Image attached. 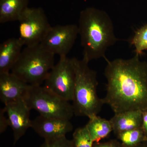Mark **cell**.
<instances>
[{
	"label": "cell",
	"mask_w": 147,
	"mask_h": 147,
	"mask_svg": "<svg viewBox=\"0 0 147 147\" xmlns=\"http://www.w3.org/2000/svg\"><path fill=\"white\" fill-rule=\"evenodd\" d=\"M139 57L106 60V94L102 100L115 114L147 109V63Z\"/></svg>",
	"instance_id": "6da1fadb"
},
{
	"label": "cell",
	"mask_w": 147,
	"mask_h": 147,
	"mask_svg": "<svg viewBox=\"0 0 147 147\" xmlns=\"http://www.w3.org/2000/svg\"><path fill=\"white\" fill-rule=\"evenodd\" d=\"M78 26L83 58L88 61L105 58L108 48L117 40L113 21L105 11L93 7L83 9Z\"/></svg>",
	"instance_id": "7a4b0ae2"
},
{
	"label": "cell",
	"mask_w": 147,
	"mask_h": 147,
	"mask_svg": "<svg viewBox=\"0 0 147 147\" xmlns=\"http://www.w3.org/2000/svg\"><path fill=\"white\" fill-rule=\"evenodd\" d=\"M75 74L72 106L74 115L90 118L97 115L104 105L97 94V73L90 68L89 62L83 58H71Z\"/></svg>",
	"instance_id": "3957f363"
},
{
	"label": "cell",
	"mask_w": 147,
	"mask_h": 147,
	"mask_svg": "<svg viewBox=\"0 0 147 147\" xmlns=\"http://www.w3.org/2000/svg\"><path fill=\"white\" fill-rule=\"evenodd\" d=\"M55 56L40 44L26 46L11 73L28 85H41L55 65Z\"/></svg>",
	"instance_id": "277c9868"
},
{
	"label": "cell",
	"mask_w": 147,
	"mask_h": 147,
	"mask_svg": "<svg viewBox=\"0 0 147 147\" xmlns=\"http://www.w3.org/2000/svg\"><path fill=\"white\" fill-rule=\"evenodd\" d=\"M24 100L31 110L40 115L70 120L74 115L69 101L41 85H29Z\"/></svg>",
	"instance_id": "5b68a950"
},
{
	"label": "cell",
	"mask_w": 147,
	"mask_h": 147,
	"mask_svg": "<svg viewBox=\"0 0 147 147\" xmlns=\"http://www.w3.org/2000/svg\"><path fill=\"white\" fill-rule=\"evenodd\" d=\"M18 21V38L26 46L40 44L52 27L41 7H28Z\"/></svg>",
	"instance_id": "8992f818"
},
{
	"label": "cell",
	"mask_w": 147,
	"mask_h": 147,
	"mask_svg": "<svg viewBox=\"0 0 147 147\" xmlns=\"http://www.w3.org/2000/svg\"><path fill=\"white\" fill-rule=\"evenodd\" d=\"M75 74L71 59L60 57L45 81V88L67 101L73 100Z\"/></svg>",
	"instance_id": "52a82bcc"
},
{
	"label": "cell",
	"mask_w": 147,
	"mask_h": 147,
	"mask_svg": "<svg viewBox=\"0 0 147 147\" xmlns=\"http://www.w3.org/2000/svg\"><path fill=\"white\" fill-rule=\"evenodd\" d=\"M78 35L77 25H57L51 27L40 44L54 55L65 57L72 49Z\"/></svg>",
	"instance_id": "ba28073f"
},
{
	"label": "cell",
	"mask_w": 147,
	"mask_h": 147,
	"mask_svg": "<svg viewBox=\"0 0 147 147\" xmlns=\"http://www.w3.org/2000/svg\"><path fill=\"white\" fill-rule=\"evenodd\" d=\"M4 108L13 130V144L15 145L27 130L31 127L32 120L30 119L31 110L24 99L5 105Z\"/></svg>",
	"instance_id": "9c48e42d"
},
{
	"label": "cell",
	"mask_w": 147,
	"mask_h": 147,
	"mask_svg": "<svg viewBox=\"0 0 147 147\" xmlns=\"http://www.w3.org/2000/svg\"><path fill=\"white\" fill-rule=\"evenodd\" d=\"M31 128L46 140L65 136L72 131L73 127L69 120L39 115L32 120Z\"/></svg>",
	"instance_id": "30bf717a"
},
{
	"label": "cell",
	"mask_w": 147,
	"mask_h": 147,
	"mask_svg": "<svg viewBox=\"0 0 147 147\" xmlns=\"http://www.w3.org/2000/svg\"><path fill=\"white\" fill-rule=\"evenodd\" d=\"M29 85L15 75L0 74V99L5 105L24 99Z\"/></svg>",
	"instance_id": "8fae6325"
},
{
	"label": "cell",
	"mask_w": 147,
	"mask_h": 147,
	"mask_svg": "<svg viewBox=\"0 0 147 147\" xmlns=\"http://www.w3.org/2000/svg\"><path fill=\"white\" fill-rule=\"evenodd\" d=\"M24 46L19 38H9L0 45V74L9 73L20 57Z\"/></svg>",
	"instance_id": "7c38bea8"
},
{
	"label": "cell",
	"mask_w": 147,
	"mask_h": 147,
	"mask_svg": "<svg viewBox=\"0 0 147 147\" xmlns=\"http://www.w3.org/2000/svg\"><path fill=\"white\" fill-rule=\"evenodd\" d=\"M113 131L117 134L134 129L142 127V111H127L115 113L110 119Z\"/></svg>",
	"instance_id": "4fadbf2b"
},
{
	"label": "cell",
	"mask_w": 147,
	"mask_h": 147,
	"mask_svg": "<svg viewBox=\"0 0 147 147\" xmlns=\"http://www.w3.org/2000/svg\"><path fill=\"white\" fill-rule=\"evenodd\" d=\"M29 0H0V23L18 21L28 7Z\"/></svg>",
	"instance_id": "5bb4252c"
},
{
	"label": "cell",
	"mask_w": 147,
	"mask_h": 147,
	"mask_svg": "<svg viewBox=\"0 0 147 147\" xmlns=\"http://www.w3.org/2000/svg\"><path fill=\"white\" fill-rule=\"evenodd\" d=\"M86 125L94 143H98L100 140L108 137L113 131L110 120L97 115L89 118Z\"/></svg>",
	"instance_id": "9a60e30c"
},
{
	"label": "cell",
	"mask_w": 147,
	"mask_h": 147,
	"mask_svg": "<svg viewBox=\"0 0 147 147\" xmlns=\"http://www.w3.org/2000/svg\"><path fill=\"white\" fill-rule=\"evenodd\" d=\"M117 136L121 144L125 146H137L147 141V136L142 127L121 132Z\"/></svg>",
	"instance_id": "2e32d148"
},
{
	"label": "cell",
	"mask_w": 147,
	"mask_h": 147,
	"mask_svg": "<svg viewBox=\"0 0 147 147\" xmlns=\"http://www.w3.org/2000/svg\"><path fill=\"white\" fill-rule=\"evenodd\" d=\"M131 43L134 46L136 55L139 56L147 50V24L135 32Z\"/></svg>",
	"instance_id": "e0dca14e"
},
{
	"label": "cell",
	"mask_w": 147,
	"mask_h": 147,
	"mask_svg": "<svg viewBox=\"0 0 147 147\" xmlns=\"http://www.w3.org/2000/svg\"><path fill=\"white\" fill-rule=\"evenodd\" d=\"M72 141L73 147H92L94 144L86 125L75 129Z\"/></svg>",
	"instance_id": "ac0fdd59"
},
{
	"label": "cell",
	"mask_w": 147,
	"mask_h": 147,
	"mask_svg": "<svg viewBox=\"0 0 147 147\" xmlns=\"http://www.w3.org/2000/svg\"><path fill=\"white\" fill-rule=\"evenodd\" d=\"M40 147H73L72 140L67 139L65 136L46 139Z\"/></svg>",
	"instance_id": "d6986e66"
},
{
	"label": "cell",
	"mask_w": 147,
	"mask_h": 147,
	"mask_svg": "<svg viewBox=\"0 0 147 147\" xmlns=\"http://www.w3.org/2000/svg\"><path fill=\"white\" fill-rule=\"evenodd\" d=\"M6 112L4 108L0 109V134L5 131L8 126H10L8 117L5 116Z\"/></svg>",
	"instance_id": "ffe728a7"
},
{
	"label": "cell",
	"mask_w": 147,
	"mask_h": 147,
	"mask_svg": "<svg viewBox=\"0 0 147 147\" xmlns=\"http://www.w3.org/2000/svg\"><path fill=\"white\" fill-rule=\"evenodd\" d=\"M121 143L115 140H110L104 143H94L92 147H121Z\"/></svg>",
	"instance_id": "44dd1931"
},
{
	"label": "cell",
	"mask_w": 147,
	"mask_h": 147,
	"mask_svg": "<svg viewBox=\"0 0 147 147\" xmlns=\"http://www.w3.org/2000/svg\"><path fill=\"white\" fill-rule=\"evenodd\" d=\"M142 128L147 137V109L142 112Z\"/></svg>",
	"instance_id": "7402d4cb"
},
{
	"label": "cell",
	"mask_w": 147,
	"mask_h": 147,
	"mask_svg": "<svg viewBox=\"0 0 147 147\" xmlns=\"http://www.w3.org/2000/svg\"><path fill=\"white\" fill-rule=\"evenodd\" d=\"M121 147H147V145L145 142V143H142V144L137 145V146H125L121 144Z\"/></svg>",
	"instance_id": "603a6c76"
},
{
	"label": "cell",
	"mask_w": 147,
	"mask_h": 147,
	"mask_svg": "<svg viewBox=\"0 0 147 147\" xmlns=\"http://www.w3.org/2000/svg\"><path fill=\"white\" fill-rule=\"evenodd\" d=\"M145 143H146V144L147 145V141H146V142H145Z\"/></svg>",
	"instance_id": "cb8c5ba5"
}]
</instances>
